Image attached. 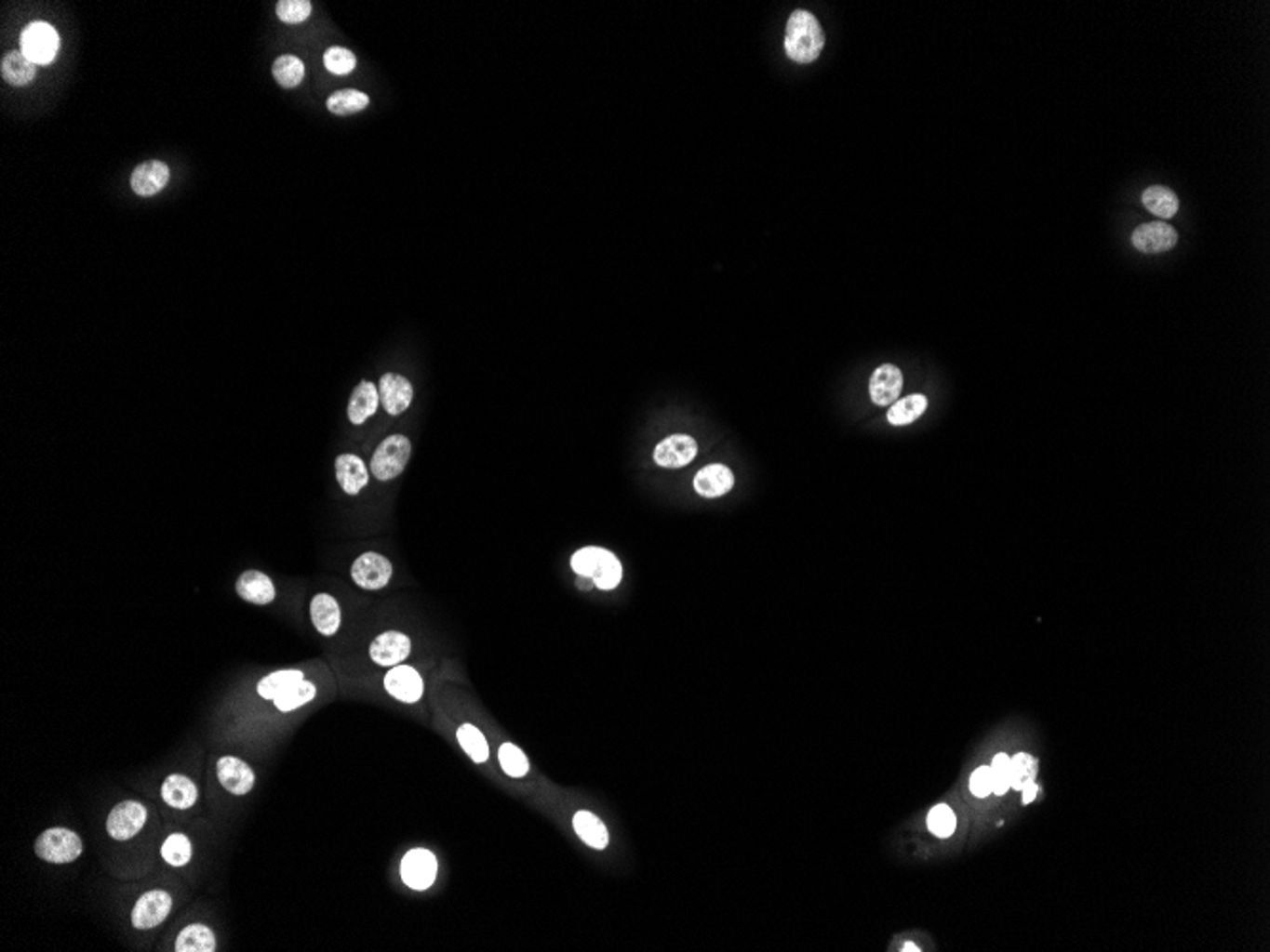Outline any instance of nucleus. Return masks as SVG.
<instances>
[{
    "instance_id": "nucleus-37",
    "label": "nucleus",
    "mask_w": 1270,
    "mask_h": 952,
    "mask_svg": "<svg viewBox=\"0 0 1270 952\" xmlns=\"http://www.w3.org/2000/svg\"><path fill=\"white\" fill-rule=\"evenodd\" d=\"M324 65L329 73H333L337 76H344V74H350L356 69V56L346 48L333 46V48L326 50Z\"/></svg>"
},
{
    "instance_id": "nucleus-19",
    "label": "nucleus",
    "mask_w": 1270,
    "mask_h": 952,
    "mask_svg": "<svg viewBox=\"0 0 1270 952\" xmlns=\"http://www.w3.org/2000/svg\"><path fill=\"white\" fill-rule=\"evenodd\" d=\"M694 491L704 498H717L734 487V473L725 464H708L694 475Z\"/></svg>"
},
{
    "instance_id": "nucleus-38",
    "label": "nucleus",
    "mask_w": 1270,
    "mask_h": 952,
    "mask_svg": "<svg viewBox=\"0 0 1270 952\" xmlns=\"http://www.w3.org/2000/svg\"><path fill=\"white\" fill-rule=\"evenodd\" d=\"M1035 759L1031 755L1020 753L1010 759V787L1022 791L1035 777Z\"/></svg>"
},
{
    "instance_id": "nucleus-42",
    "label": "nucleus",
    "mask_w": 1270,
    "mask_h": 952,
    "mask_svg": "<svg viewBox=\"0 0 1270 952\" xmlns=\"http://www.w3.org/2000/svg\"><path fill=\"white\" fill-rule=\"evenodd\" d=\"M1022 791H1023V804H1029L1031 800H1035V797H1036V793H1038V787L1035 786V782H1031V784H1027Z\"/></svg>"
},
{
    "instance_id": "nucleus-1",
    "label": "nucleus",
    "mask_w": 1270,
    "mask_h": 952,
    "mask_svg": "<svg viewBox=\"0 0 1270 952\" xmlns=\"http://www.w3.org/2000/svg\"><path fill=\"white\" fill-rule=\"evenodd\" d=\"M825 45V34L820 21L809 10L792 12L785 25V54L795 63H812L818 60Z\"/></svg>"
},
{
    "instance_id": "nucleus-20",
    "label": "nucleus",
    "mask_w": 1270,
    "mask_h": 952,
    "mask_svg": "<svg viewBox=\"0 0 1270 952\" xmlns=\"http://www.w3.org/2000/svg\"><path fill=\"white\" fill-rule=\"evenodd\" d=\"M236 593L240 595V599L251 604H261V607L276 599V589L271 576L255 569L240 575V578L236 580Z\"/></svg>"
},
{
    "instance_id": "nucleus-6",
    "label": "nucleus",
    "mask_w": 1270,
    "mask_h": 952,
    "mask_svg": "<svg viewBox=\"0 0 1270 952\" xmlns=\"http://www.w3.org/2000/svg\"><path fill=\"white\" fill-rule=\"evenodd\" d=\"M394 567L390 559H386L382 553L377 551H366L362 553L350 567V576H353L354 584L362 589L377 591L388 586L392 580Z\"/></svg>"
},
{
    "instance_id": "nucleus-2",
    "label": "nucleus",
    "mask_w": 1270,
    "mask_h": 952,
    "mask_svg": "<svg viewBox=\"0 0 1270 952\" xmlns=\"http://www.w3.org/2000/svg\"><path fill=\"white\" fill-rule=\"evenodd\" d=\"M571 569L575 575L592 580L594 586L603 591L615 589L622 582L624 575L621 559L612 551L597 546H588L573 553Z\"/></svg>"
},
{
    "instance_id": "nucleus-9",
    "label": "nucleus",
    "mask_w": 1270,
    "mask_h": 952,
    "mask_svg": "<svg viewBox=\"0 0 1270 952\" xmlns=\"http://www.w3.org/2000/svg\"><path fill=\"white\" fill-rule=\"evenodd\" d=\"M384 688L398 702L417 704L424 694V681L415 668L400 664L390 668V671L384 675Z\"/></svg>"
},
{
    "instance_id": "nucleus-32",
    "label": "nucleus",
    "mask_w": 1270,
    "mask_h": 952,
    "mask_svg": "<svg viewBox=\"0 0 1270 952\" xmlns=\"http://www.w3.org/2000/svg\"><path fill=\"white\" fill-rule=\"evenodd\" d=\"M316 692H318L316 684H313L309 681H301V682L293 684L291 688H287L286 692H282V694L274 700V706L280 711L287 713V711L299 709L301 706L313 702L316 698Z\"/></svg>"
},
{
    "instance_id": "nucleus-36",
    "label": "nucleus",
    "mask_w": 1270,
    "mask_h": 952,
    "mask_svg": "<svg viewBox=\"0 0 1270 952\" xmlns=\"http://www.w3.org/2000/svg\"><path fill=\"white\" fill-rule=\"evenodd\" d=\"M927 824H929V829L932 835H936L940 839H947L956 829V815L947 804H940V806L930 810Z\"/></svg>"
},
{
    "instance_id": "nucleus-17",
    "label": "nucleus",
    "mask_w": 1270,
    "mask_h": 952,
    "mask_svg": "<svg viewBox=\"0 0 1270 952\" xmlns=\"http://www.w3.org/2000/svg\"><path fill=\"white\" fill-rule=\"evenodd\" d=\"M169 183V167L162 160H147L140 164L129 178V185L138 196H154Z\"/></svg>"
},
{
    "instance_id": "nucleus-27",
    "label": "nucleus",
    "mask_w": 1270,
    "mask_h": 952,
    "mask_svg": "<svg viewBox=\"0 0 1270 952\" xmlns=\"http://www.w3.org/2000/svg\"><path fill=\"white\" fill-rule=\"evenodd\" d=\"M457 740H459V746L462 747V751H464L475 764H484V762H488V759H489V744H488V740H486V735L481 734V730H477L474 724H470V722L461 724L459 730H457Z\"/></svg>"
},
{
    "instance_id": "nucleus-40",
    "label": "nucleus",
    "mask_w": 1270,
    "mask_h": 952,
    "mask_svg": "<svg viewBox=\"0 0 1270 952\" xmlns=\"http://www.w3.org/2000/svg\"><path fill=\"white\" fill-rule=\"evenodd\" d=\"M989 774L993 793L1004 795L1010 789V757H1006L1004 753L996 755L989 766Z\"/></svg>"
},
{
    "instance_id": "nucleus-11",
    "label": "nucleus",
    "mask_w": 1270,
    "mask_h": 952,
    "mask_svg": "<svg viewBox=\"0 0 1270 952\" xmlns=\"http://www.w3.org/2000/svg\"><path fill=\"white\" fill-rule=\"evenodd\" d=\"M171 911V895L164 890H153L140 897L134 911H131V924L136 930H153L160 926Z\"/></svg>"
},
{
    "instance_id": "nucleus-28",
    "label": "nucleus",
    "mask_w": 1270,
    "mask_h": 952,
    "mask_svg": "<svg viewBox=\"0 0 1270 952\" xmlns=\"http://www.w3.org/2000/svg\"><path fill=\"white\" fill-rule=\"evenodd\" d=\"M175 950L178 952H213L215 950V935L204 924H191L178 935V941H175Z\"/></svg>"
},
{
    "instance_id": "nucleus-29",
    "label": "nucleus",
    "mask_w": 1270,
    "mask_h": 952,
    "mask_svg": "<svg viewBox=\"0 0 1270 952\" xmlns=\"http://www.w3.org/2000/svg\"><path fill=\"white\" fill-rule=\"evenodd\" d=\"M301 681H304V673L299 671V669L276 671V673H271V675L262 677V679L259 681L257 692H259V696H261V698L273 700V702H274V700L282 694V692H286L287 688H291L293 684H297V682H301Z\"/></svg>"
},
{
    "instance_id": "nucleus-13",
    "label": "nucleus",
    "mask_w": 1270,
    "mask_h": 952,
    "mask_svg": "<svg viewBox=\"0 0 1270 952\" xmlns=\"http://www.w3.org/2000/svg\"><path fill=\"white\" fill-rule=\"evenodd\" d=\"M696 455H698V443L692 436L674 434L654 447L652 458L661 468L677 469V468L688 466L696 458Z\"/></svg>"
},
{
    "instance_id": "nucleus-41",
    "label": "nucleus",
    "mask_w": 1270,
    "mask_h": 952,
    "mask_svg": "<svg viewBox=\"0 0 1270 952\" xmlns=\"http://www.w3.org/2000/svg\"><path fill=\"white\" fill-rule=\"evenodd\" d=\"M970 791H972L976 797H980V799H985V797H989V795L993 793L989 766H980V768L970 775Z\"/></svg>"
},
{
    "instance_id": "nucleus-18",
    "label": "nucleus",
    "mask_w": 1270,
    "mask_h": 952,
    "mask_svg": "<svg viewBox=\"0 0 1270 952\" xmlns=\"http://www.w3.org/2000/svg\"><path fill=\"white\" fill-rule=\"evenodd\" d=\"M903 388V375L902 371L892 365H881L877 371L871 375L869 380V394L875 405H892L898 402Z\"/></svg>"
},
{
    "instance_id": "nucleus-39",
    "label": "nucleus",
    "mask_w": 1270,
    "mask_h": 952,
    "mask_svg": "<svg viewBox=\"0 0 1270 952\" xmlns=\"http://www.w3.org/2000/svg\"><path fill=\"white\" fill-rule=\"evenodd\" d=\"M311 14H313V5L309 3V0H280V3L276 5V16L280 18V21L289 23V25H297V23L306 21L311 18Z\"/></svg>"
},
{
    "instance_id": "nucleus-14",
    "label": "nucleus",
    "mask_w": 1270,
    "mask_h": 952,
    "mask_svg": "<svg viewBox=\"0 0 1270 952\" xmlns=\"http://www.w3.org/2000/svg\"><path fill=\"white\" fill-rule=\"evenodd\" d=\"M335 478L342 493L356 496L369 483V468L358 455L344 453L335 458Z\"/></svg>"
},
{
    "instance_id": "nucleus-8",
    "label": "nucleus",
    "mask_w": 1270,
    "mask_h": 952,
    "mask_svg": "<svg viewBox=\"0 0 1270 952\" xmlns=\"http://www.w3.org/2000/svg\"><path fill=\"white\" fill-rule=\"evenodd\" d=\"M411 654V639L396 629L384 631L373 639L369 644V656L377 666L394 668L400 666Z\"/></svg>"
},
{
    "instance_id": "nucleus-4",
    "label": "nucleus",
    "mask_w": 1270,
    "mask_h": 952,
    "mask_svg": "<svg viewBox=\"0 0 1270 952\" xmlns=\"http://www.w3.org/2000/svg\"><path fill=\"white\" fill-rule=\"evenodd\" d=\"M60 50V34L47 21H33L21 33V52L34 65H48Z\"/></svg>"
},
{
    "instance_id": "nucleus-30",
    "label": "nucleus",
    "mask_w": 1270,
    "mask_h": 952,
    "mask_svg": "<svg viewBox=\"0 0 1270 952\" xmlns=\"http://www.w3.org/2000/svg\"><path fill=\"white\" fill-rule=\"evenodd\" d=\"M326 105H328V111H329L331 114H337V116L356 114V112H362L364 109H368V105H369V96L364 94V92H358V90H350V88H346V90L333 92V94L328 98V103H326Z\"/></svg>"
},
{
    "instance_id": "nucleus-33",
    "label": "nucleus",
    "mask_w": 1270,
    "mask_h": 952,
    "mask_svg": "<svg viewBox=\"0 0 1270 952\" xmlns=\"http://www.w3.org/2000/svg\"><path fill=\"white\" fill-rule=\"evenodd\" d=\"M273 74L282 88H297L304 78V63L297 56L284 54L274 61Z\"/></svg>"
},
{
    "instance_id": "nucleus-26",
    "label": "nucleus",
    "mask_w": 1270,
    "mask_h": 952,
    "mask_svg": "<svg viewBox=\"0 0 1270 952\" xmlns=\"http://www.w3.org/2000/svg\"><path fill=\"white\" fill-rule=\"evenodd\" d=\"M1142 202L1153 215H1156V218H1160V219H1171L1179 209L1177 194L1171 189L1160 187V185L1145 189Z\"/></svg>"
},
{
    "instance_id": "nucleus-12",
    "label": "nucleus",
    "mask_w": 1270,
    "mask_h": 952,
    "mask_svg": "<svg viewBox=\"0 0 1270 952\" xmlns=\"http://www.w3.org/2000/svg\"><path fill=\"white\" fill-rule=\"evenodd\" d=\"M379 396L384 411L392 416L406 413L413 402V384L398 373H384L379 380Z\"/></svg>"
},
{
    "instance_id": "nucleus-16",
    "label": "nucleus",
    "mask_w": 1270,
    "mask_h": 952,
    "mask_svg": "<svg viewBox=\"0 0 1270 952\" xmlns=\"http://www.w3.org/2000/svg\"><path fill=\"white\" fill-rule=\"evenodd\" d=\"M217 777L229 793L242 797L247 795L255 786L253 770L236 757H223L217 762Z\"/></svg>"
},
{
    "instance_id": "nucleus-7",
    "label": "nucleus",
    "mask_w": 1270,
    "mask_h": 952,
    "mask_svg": "<svg viewBox=\"0 0 1270 952\" xmlns=\"http://www.w3.org/2000/svg\"><path fill=\"white\" fill-rule=\"evenodd\" d=\"M147 808L138 800H124L107 817V833L114 840L134 839L145 826Z\"/></svg>"
},
{
    "instance_id": "nucleus-10",
    "label": "nucleus",
    "mask_w": 1270,
    "mask_h": 952,
    "mask_svg": "<svg viewBox=\"0 0 1270 952\" xmlns=\"http://www.w3.org/2000/svg\"><path fill=\"white\" fill-rule=\"evenodd\" d=\"M437 877V859L430 850L415 848L402 859V880L413 890H428Z\"/></svg>"
},
{
    "instance_id": "nucleus-35",
    "label": "nucleus",
    "mask_w": 1270,
    "mask_h": 952,
    "mask_svg": "<svg viewBox=\"0 0 1270 952\" xmlns=\"http://www.w3.org/2000/svg\"><path fill=\"white\" fill-rule=\"evenodd\" d=\"M162 857L166 863L171 865V867H183V865H187L193 857L191 840L181 833L167 837V840L162 846Z\"/></svg>"
},
{
    "instance_id": "nucleus-22",
    "label": "nucleus",
    "mask_w": 1270,
    "mask_h": 952,
    "mask_svg": "<svg viewBox=\"0 0 1270 952\" xmlns=\"http://www.w3.org/2000/svg\"><path fill=\"white\" fill-rule=\"evenodd\" d=\"M341 607L333 595L318 593L311 601V620L318 633L331 637L341 628Z\"/></svg>"
},
{
    "instance_id": "nucleus-34",
    "label": "nucleus",
    "mask_w": 1270,
    "mask_h": 952,
    "mask_svg": "<svg viewBox=\"0 0 1270 952\" xmlns=\"http://www.w3.org/2000/svg\"><path fill=\"white\" fill-rule=\"evenodd\" d=\"M499 762H501V768L504 770V774L510 775V777H514V780H519V777H525V775L529 774V770H531L529 759L525 757V753H523L517 746H514V744H502V746H501V749H499Z\"/></svg>"
},
{
    "instance_id": "nucleus-21",
    "label": "nucleus",
    "mask_w": 1270,
    "mask_h": 952,
    "mask_svg": "<svg viewBox=\"0 0 1270 952\" xmlns=\"http://www.w3.org/2000/svg\"><path fill=\"white\" fill-rule=\"evenodd\" d=\"M379 403H381V396H379L377 384H373L369 380H362L354 388L353 396H350L348 409H346L348 420L353 422L354 426H362L364 422H368L377 413Z\"/></svg>"
},
{
    "instance_id": "nucleus-25",
    "label": "nucleus",
    "mask_w": 1270,
    "mask_h": 952,
    "mask_svg": "<svg viewBox=\"0 0 1270 952\" xmlns=\"http://www.w3.org/2000/svg\"><path fill=\"white\" fill-rule=\"evenodd\" d=\"M36 67L21 50H12L3 58L0 73L10 86H27L36 76Z\"/></svg>"
},
{
    "instance_id": "nucleus-5",
    "label": "nucleus",
    "mask_w": 1270,
    "mask_h": 952,
    "mask_svg": "<svg viewBox=\"0 0 1270 952\" xmlns=\"http://www.w3.org/2000/svg\"><path fill=\"white\" fill-rule=\"evenodd\" d=\"M34 852L48 863H73L82 853V840L71 829L54 827L36 839Z\"/></svg>"
},
{
    "instance_id": "nucleus-15",
    "label": "nucleus",
    "mask_w": 1270,
    "mask_h": 952,
    "mask_svg": "<svg viewBox=\"0 0 1270 952\" xmlns=\"http://www.w3.org/2000/svg\"><path fill=\"white\" fill-rule=\"evenodd\" d=\"M1131 244L1142 253H1162L1177 244V232L1171 225L1162 221L1145 223L1133 231Z\"/></svg>"
},
{
    "instance_id": "nucleus-23",
    "label": "nucleus",
    "mask_w": 1270,
    "mask_h": 952,
    "mask_svg": "<svg viewBox=\"0 0 1270 952\" xmlns=\"http://www.w3.org/2000/svg\"><path fill=\"white\" fill-rule=\"evenodd\" d=\"M162 799L171 808L189 810L198 800V789L189 777L173 774L166 777V782L162 784Z\"/></svg>"
},
{
    "instance_id": "nucleus-31",
    "label": "nucleus",
    "mask_w": 1270,
    "mask_h": 952,
    "mask_svg": "<svg viewBox=\"0 0 1270 952\" xmlns=\"http://www.w3.org/2000/svg\"><path fill=\"white\" fill-rule=\"evenodd\" d=\"M929 407V400L921 394H913L892 403L889 411V422L894 426H905L915 422Z\"/></svg>"
},
{
    "instance_id": "nucleus-3",
    "label": "nucleus",
    "mask_w": 1270,
    "mask_h": 952,
    "mask_svg": "<svg viewBox=\"0 0 1270 952\" xmlns=\"http://www.w3.org/2000/svg\"><path fill=\"white\" fill-rule=\"evenodd\" d=\"M413 445L404 434H392L384 438L373 451L369 471L379 482H392L402 475L411 460Z\"/></svg>"
},
{
    "instance_id": "nucleus-24",
    "label": "nucleus",
    "mask_w": 1270,
    "mask_h": 952,
    "mask_svg": "<svg viewBox=\"0 0 1270 952\" xmlns=\"http://www.w3.org/2000/svg\"><path fill=\"white\" fill-rule=\"evenodd\" d=\"M573 827H575V833L581 837V840L584 844H588L590 848L605 850L608 846V831H607L603 821L595 813H592L588 810L577 812L573 817Z\"/></svg>"
}]
</instances>
